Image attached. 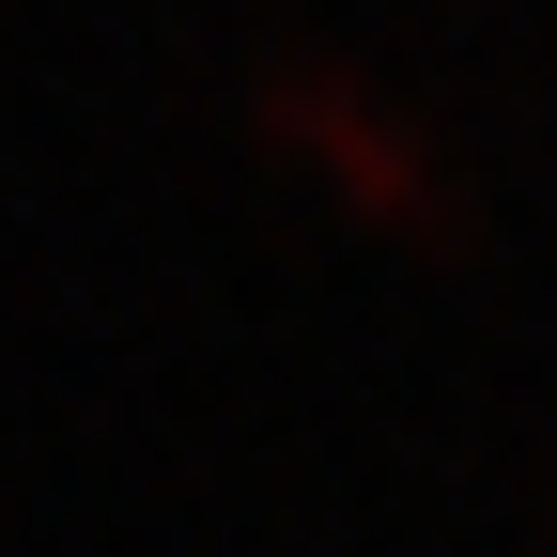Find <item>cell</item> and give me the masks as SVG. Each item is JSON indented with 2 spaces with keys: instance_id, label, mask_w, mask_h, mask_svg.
<instances>
[{
  "instance_id": "cell-1",
  "label": "cell",
  "mask_w": 557,
  "mask_h": 557,
  "mask_svg": "<svg viewBox=\"0 0 557 557\" xmlns=\"http://www.w3.org/2000/svg\"><path fill=\"white\" fill-rule=\"evenodd\" d=\"M278 124H295V139H325V171L357 186V201H387V218H434V186H418L387 139H372V109H357V94H278Z\"/></svg>"
}]
</instances>
